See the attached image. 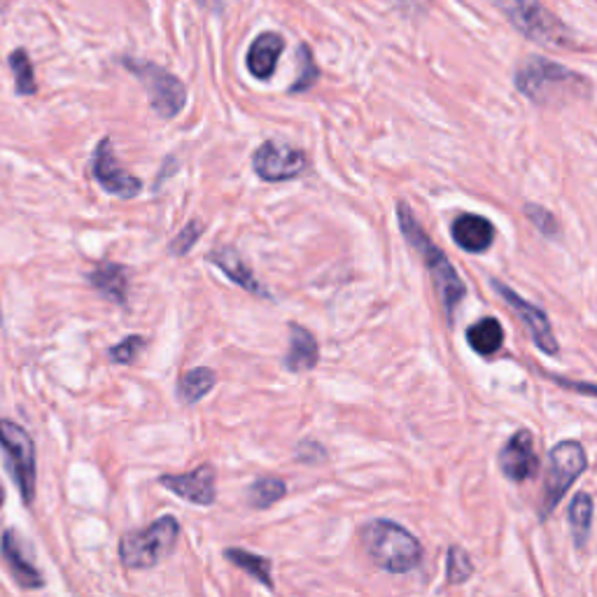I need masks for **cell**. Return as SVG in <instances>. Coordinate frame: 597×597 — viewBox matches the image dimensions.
Instances as JSON below:
<instances>
[{
	"label": "cell",
	"mask_w": 597,
	"mask_h": 597,
	"mask_svg": "<svg viewBox=\"0 0 597 597\" xmlns=\"http://www.w3.org/2000/svg\"><path fill=\"white\" fill-rule=\"evenodd\" d=\"M593 497L588 493H579L574 495L568 518H570V528H572V537L576 548H586L588 537H590V528H593Z\"/></svg>",
	"instance_id": "23"
},
{
	"label": "cell",
	"mask_w": 597,
	"mask_h": 597,
	"mask_svg": "<svg viewBox=\"0 0 597 597\" xmlns=\"http://www.w3.org/2000/svg\"><path fill=\"white\" fill-rule=\"evenodd\" d=\"M225 558L233 564V568L243 570L245 574L253 576L259 584H264L269 590H274V576H271V560L264 556H255L243 548H227Z\"/></svg>",
	"instance_id": "22"
},
{
	"label": "cell",
	"mask_w": 597,
	"mask_h": 597,
	"mask_svg": "<svg viewBox=\"0 0 597 597\" xmlns=\"http://www.w3.org/2000/svg\"><path fill=\"white\" fill-rule=\"evenodd\" d=\"M285 495H288V485L278 477H262L253 485H250V491H247L250 507L253 509H269Z\"/></svg>",
	"instance_id": "24"
},
{
	"label": "cell",
	"mask_w": 597,
	"mask_h": 597,
	"mask_svg": "<svg viewBox=\"0 0 597 597\" xmlns=\"http://www.w3.org/2000/svg\"><path fill=\"white\" fill-rule=\"evenodd\" d=\"M208 262L215 264L219 271H223L231 282H236V285L243 288L245 292L255 294L259 298H269V290H266L262 285V280L255 278L253 269H250L247 262L239 255V250L231 247V245H217L213 253L208 255Z\"/></svg>",
	"instance_id": "15"
},
{
	"label": "cell",
	"mask_w": 597,
	"mask_h": 597,
	"mask_svg": "<svg viewBox=\"0 0 597 597\" xmlns=\"http://www.w3.org/2000/svg\"><path fill=\"white\" fill-rule=\"evenodd\" d=\"M10 68L14 73V89H17L20 97H34L38 91V85H36V73H34V64H30L28 52L14 50L10 54Z\"/></svg>",
	"instance_id": "25"
},
{
	"label": "cell",
	"mask_w": 597,
	"mask_h": 597,
	"mask_svg": "<svg viewBox=\"0 0 597 597\" xmlns=\"http://www.w3.org/2000/svg\"><path fill=\"white\" fill-rule=\"evenodd\" d=\"M474 576V562L462 551L460 546H450L446 554V581L453 586L467 584Z\"/></svg>",
	"instance_id": "26"
},
{
	"label": "cell",
	"mask_w": 597,
	"mask_h": 597,
	"mask_svg": "<svg viewBox=\"0 0 597 597\" xmlns=\"http://www.w3.org/2000/svg\"><path fill=\"white\" fill-rule=\"evenodd\" d=\"M124 66L131 71L140 82L145 85L150 93V103L154 107V113L173 119L182 113V107L187 105V89L178 80L176 75L168 73L166 68L150 64V61H140V59H124Z\"/></svg>",
	"instance_id": "7"
},
{
	"label": "cell",
	"mask_w": 597,
	"mask_h": 597,
	"mask_svg": "<svg viewBox=\"0 0 597 597\" xmlns=\"http://www.w3.org/2000/svg\"><path fill=\"white\" fill-rule=\"evenodd\" d=\"M525 215L532 219L534 227H537L544 236H548V239H556V236H558V219L551 211L544 208V206H537V203H528Z\"/></svg>",
	"instance_id": "30"
},
{
	"label": "cell",
	"mask_w": 597,
	"mask_h": 597,
	"mask_svg": "<svg viewBox=\"0 0 597 597\" xmlns=\"http://www.w3.org/2000/svg\"><path fill=\"white\" fill-rule=\"evenodd\" d=\"M215 383H217V376L208 367H196V369L185 371L178 381V399L187 406H192L206 397L208 392L215 388Z\"/></svg>",
	"instance_id": "21"
},
{
	"label": "cell",
	"mask_w": 597,
	"mask_h": 597,
	"mask_svg": "<svg viewBox=\"0 0 597 597\" xmlns=\"http://www.w3.org/2000/svg\"><path fill=\"white\" fill-rule=\"evenodd\" d=\"M397 219L406 243L416 250L420 259L425 262V269L432 274L436 294L442 298V306L446 313V320L453 325L455 310H458V306L462 304V298L467 294L465 282L460 280L458 271H455V266L448 262L444 250L430 239L425 229L420 227L411 206H406L404 201L397 203Z\"/></svg>",
	"instance_id": "1"
},
{
	"label": "cell",
	"mask_w": 597,
	"mask_h": 597,
	"mask_svg": "<svg viewBox=\"0 0 597 597\" xmlns=\"http://www.w3.org/2000/svg\"><path fill=\"white\" fill-rule=\"evenodd\" d=\"M285 50V40L278 34H262L247 50V71L257 80H269L276 73L278 59Z\"/></svg>",
	"instance_id": "19"
},
{
	"label": "cell",
	"mask_w": 597,
	"mask_h": 597,
	"mask_svg": "<svg viewBox=\"0 0 597 597\" xmlns=\"http://www.w3.org/2000/svg\"><path fill=\"white\" fill-rule=\"evenodd\" d=\"M203 231H206V225H203L201 219H192V223L185 225L182 231L176 236V239L170 241L168 253L173 257H185L187 253H192V247L199 243Z\"/></svg>",
	"instance_id": "27"
},
{
	"label": "cell",
	"mask_w": 597,
	"mask_h": 597,
	"mask_svg": "<svg viewBox=\"0 0 597 597\" xmlns=\"http://www.w3.org/2000/svg\"><path fill=\"white\" fill-rule=\"evenodd\" d=\"M253 168L264 182H288L308 170V156L285 140H266L253 154Z\"/></svg>",
	"instance_id": "9"
},
{
	"label": "cell",
	"mask_w": 597,
	"mask_h": 597,
	"mask_svg": "<svg viewBox=\"0 0 597 597\" xmlns=\"http://www.w3.org/2000/svg\"><path fill=\"white\" fill-rule=\"evenodd\" d=\"M160 481L164 488L196 507H211L217 497L213 465H201L190 474H164Z\"/></svg>",
	"instance_id": "13"
},
{
	"label": "cell",
	"mask_w": 597,
	"mask_h": 597,
	"mask_svg": "<svg viewBox=\"0 0 597 597\" xmlns=\"http://www.w3.org/2000/svg\"><path fill=\"white\" fill-rule=\"evenodd\" d=\"M497 5L528 40L554 47V50H570V47H574V36L568 26L554 17L539 0H497Z\"/></svg>",
	"instance_id": "4"
},
{
	"label": "cell",
	"mask_w": 597,
	"mask_h": 597,
	"mask_svg": "<svg viewBox=\"0 0 597 597\" xmlns=\"http://www.w3.org/2000/svg\"><path fill=\"white\" fill-rule=\"evenodd\" d=\"M388 3H397V5H406V8H425L428 0H388Z\"/></svg>",
	"instance_id": "31"
},
{
	"label": "cell",
	"mask_w": 597,
	"mask_h": 597,
	"mask_svg": "<svg viewBox=\"0 0 597 597\" xmlns=\"http://www.w3.org/2000/svg\"><path fill=\"white\" fill-rule=\"evenodd\" d=\"M453 241L460 250L467 253H485L495 241V227L488 217L477 215V213H465L453 223Z\"/></svg>",
	"instance_id": "16"
},
{
	"label": "cell",
	"mask_w": 597,
	"mask_h": 597,
	"mask_svg": "<svg viewBox=\"0 0 597 597\" xmlns=\"http://www.w3.org/2000/svg\"><path fill=\"white\" fill-rule=\"evenodd\" d=\"M320 363V343L306 327L290 325V353L285 357V367L292 373L313 371Z\"/></svg>",
	"instance_id": "18"
},
{
	"label": "cell",
	"mask_w": 597,
	"mask_h": 597,
	"mask_svg": "<svg viewBox=\"0 0 597 597\" xmlns=\"http://www.w3.org/2000/svg\"><path fill=\"white\" fill-rule=\"evenodd\" d=\"M180 537V523L176 516H162L143 530L127 532L119 539V558L124 568L148 570L173 554Z\"/></svg>",
	"instance_id": "3"
},
{
	"label": "cell",
	"mask_w": 597,
	"mask_h": 597,
	"mask_svg": "<svg viewBox=\"0 0 597 597\" xmlns=\"http://www.w3.org/2000/svg\"><path fill=\"white\" fill-rule=\"evenodd\" d=\"M467 341L474 353L493 357L505 343V329H501L497 318H483L467 329Z\"/></svg>",
	"instance_id": "20"
},
{
	"label": "cell",
	"mask_w": 597,
	"mask_h": 597,
	"mask_svg": "<svg viewBox=\"0 0 597 597\" xmlns=\"http://www.w3.org/2000/svg\"><path fill=\"white\" fill-rule=\"evenodd\" d=\"M3 501H5V488H3V483H0V507H3Z\"/></svg>",
	"instance_id": "33"
},
{
	"label": "cell",
	"mask_w": 597,
	"mask_h": 597,
	"mask_svg": "<svg viewBox=\"0 0 597 597\" xmlns=\"http://www.w3.org/2000/svg\"><path fill=\"white\" fill-rule=\"evenodd\" d=\"M298 54H302V73H298L296 82H294L292 89H290L292 93H298V91L310 89L313 85L318 82V77H320V71H318V66H316V61H313L310 50H308L306 45L298 47Z\"/></svg>",
	"instance_id": "29"
},
{
	"label": "cell",
	"mask_w": 597,
	"mask_h": 597,
	"mask_svg": "<svg viewBox=\"0 0 597 597\" xmlns=\"http://www.w3.org/2000/svg\"><path fill=\"white\" fill-rule=\"evenodd\" d=\"M588 469L586 450L579 442H560L548 453V467L544 477V495L539 518L546 521L548 516L556 511L560 499L568 495L574 481Z\"/></svg>",
	"instance_id": "5"
},
{
	"label": "cell",
	"mask_w": 597,
	"mask_h": 597,
	"mask_svg": "<svg viewBox=\"0 0 597 597\" xmlns=\"http://www.w3.org/2000/svg\"><path fill=\"white\" fill-rule=\"evenodd\" d=\"M91 176L103 187V192L113 194L117 199H136L140 192H143V180L122 168V164L115 156L113 140L110 138H103L97 145V150H93Z\"/></svg>",
	"instance_id": "10"
},
{
	"label": "cell",
	"mask_w": 597,
	"mask_h": 597,
	"mask_svg": "<svg viewBox=\"0 0 597 597\" xmlns=\"http://www.w3.org/2000/svg\"><path fill=\"white\" fill-rule=\"evenodd\" d=\"M145 336H140V334H131L127 336L124 341H119L117 345H113V348H110V363L113 365H131L138 359V355L145 351Z\"/></svg>",
	"instance_id": "28"
},
{
	"label": "cell",
	"mask_w": 597,
	"mask_h": 597,
	"mask_svg": "<svg viewBox=\"0 0 597 597\" xmlns=\"http://www.w3.org/2000/svg\"><path fill=\"white\" fill-rule=\"evenodd\" d=\"M584 80L568 68H562L554 61L532 56L516 73V87L534 103H548L556 99L562 89H574Z\"/></svg>",
	"instance_id": "8"
},
{
	"label": "cell",
	"mask_w": 597,
	"mask_h": 597,
	"mask_svg": "<svg viewBox=\"0 0 597 597\" xmlns=\"http://www.w3.org/2000/svg\"><path fill=\"white\" fill-rule=\"evenodd\" d=\"M0 554H3V560L8 564V570L12 572L14 581L26 590H38L45 586L42 572L36 568L34 560H30L26 544L20 537L17 530H5L3 537H0Z\"/></svg>",
	"instance_id": "14"
},
{
	"label": "cell",
	"mask_w": 597,
	"mask_h": 597,
	"mask_svg": "<svg viewBox=\"0 0 597 597\" xmlns=\"http://www.w3.org/2000/svg\"><path fill=\"white\" fill-rule=\"evenodd\" d=\"M196 3L201 8H213V10H219V0H196Z\"/></svg>",
	"instance_id": "32"
},
{
	"label": "cell",
	"mask_w": 597,
	"mask_h": 597,
	"mask_svg": "<svg viewBox=\"0 0 597 597\" xmlns=\"http://www.w3.org/2000/svg\"><path fill=\"white\" fill-rule=\"evenodd\" d=\"M89 285L107 302L117 306L129 304V269L117 262H101L87 274Z\"/></svg>",
	"instance_id": "17"
},
{
	"label": "cell",
	"mask_w": 597,
	"mask_h": 597,
	"mask_svg": "<svg viewBox=\"0 0 597 597\" xmlns=\"http://www.w3.org/2000/svg\"><path fill=\"white\" fill-rule=\"evenodd\" d=\"M0 450H3L8 469L17 483L24 505H34L36 499V444L20 422L0 418Z\"/></svg>",
	"instance_id": "6"
},
{
	"label": "cell",
	"mask_w": 597,
	"mask_h": 597,
	"mask_svg": "<svg viewBox=\"0 0 597 597\" xmlns=\"http://www.w3.org/2000/svg\"><path fill=\"white\" fill-rule=\"evenodd\" d=\"M493 288L513 308V313H516L518 318H521V322L530 329L534 345H537V348L542 353H546L548 357H558L560 343H558V339L554 334V327H551V320H548V316H546V310L539 308V306L530 304L528 298H523L521 294H516L511 288L501 285L499 280H493Z\"/></svg>",
	"instance_id": "11"
},
{
	"label": "cell",
	"mask_w": 597,
	"mask_h": 597,
	"mask_svg": "<svg viewBox=\"0 0 597 597\" xmlns=\"http://www.w3.org/2000/svg\"><path fill=\"white\" fill-rule=\"evenodd\" d=\"M363 546L367 556L390 574H406L422 562V544L416 534L392 521H371L363 528Z\"/></svg>",
	"instance_id": "2"
},
{
	"label": "cell",
	"mask_w": 597,
	"mask_h": 597,
	"mask_svg": "<svg viewBox=\"0 0 597 597\" xmlns=\"http://www.w3.org/2000/svg\"><path fill=\"white\" fill-rule=\"evenodd\" d=\"M499 469L509 481L525 483L539 469V455L534 450L530 430H518L499 450Z\"/></svg>",
	"instance_id": "12"
}]
</instances>
